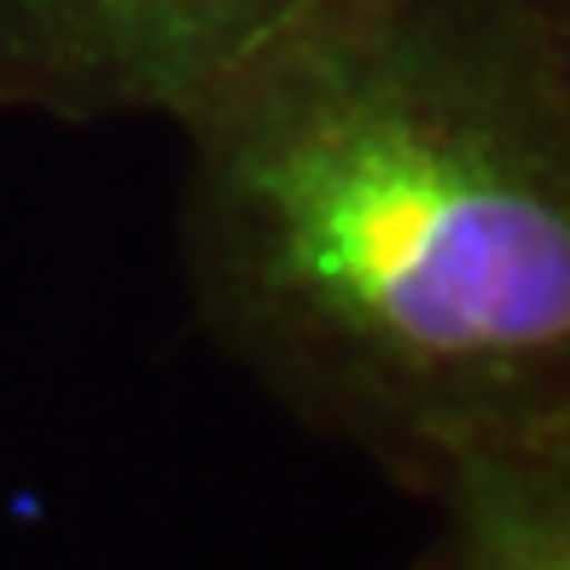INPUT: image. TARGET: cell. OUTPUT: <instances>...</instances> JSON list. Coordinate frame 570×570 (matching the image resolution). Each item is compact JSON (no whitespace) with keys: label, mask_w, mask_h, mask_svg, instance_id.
<instances>
[{"label":"cell","mask_w":570,"mask_h":570,"mask_svg":"<svg viewBox=\"0 0 570 570\" xmlns=\"http://www.w3.org/2000/svg\"><path fill=\"white\" fill-rule=\"evenodd\" d=\"M420 501L431 535L413 570H570V425L443 460Z\"/></svg>","instance_id":"cell-3"},{"label":"cell","mask_w":570,"mask_h":570,"mask_svg":"<svg viewBox=\"0 0 570 570\" xmlns=\"http://www.w3.org/2000/svg\"><path fill=\"white\" fill-rule=\"evenodd\" d=\"M180 140L187 303L303 431L420 495L570 425V94L535 0H326Z\"/></svg>","instance_id":"cell-1"},{"label":"cell","mask_w":570,"mask_h":570,"mask_svg":"<svg viewBox=\"0 0 570 570\" xmlns=\"http://www.w3.org/2000/svg\"><path fill=\"white\" fill-rule=\"evenodd\" d=\"M535 7H541V30H548L553 65H559L564 94H570V0H535Z\"/></svg>","instance_id":"cell-4"},{"label":"cell","mask_w":570,"mask_h":570,"mask_svg":"<svg viewBox=\"0 0 570 570\" xmlns=\"http://www.w3.org/2000/svg\"><path fill=\"white\" fill-rule=\"evenodd\" d=\"M326 0H0V111L187 122Z\"/></svg>","instance_id":"cell-2"}]
</instances>
